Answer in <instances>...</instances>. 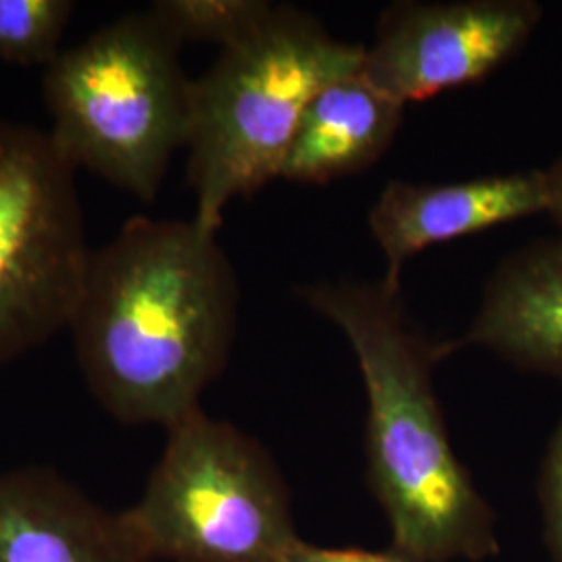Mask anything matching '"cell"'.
Segmentation results:
<instances>
[{
  "label": "cell",
  "mask_w": 562,
  "mask_h": 562,
  "mask_svg": "<svg viewBox=\"0 0 562 562\" xmlns=\"http://www.w3.org/2000/svg\"><path fill=\"white\" fill-rule=\"evenodd\" d=\"M240 285L215 232L134 217L92 250L69 323L81 378L123 425L169 429L229 361Z\"/></svg>",
  "instance_id": "6da1fadb"
},
{
  "label": "cell",
  "mask_w": 562,
  "mask_h": 562,
  "mask_svg": "<svg viewBox=\"0 0 562 562\" xmlns=\"http://www.w3.org/2000/svg\"><path fill=\"white\" fill-rule=\"evenodd\" d=\"M334 323L361 369L367 394V482L392 546L419 562L490 561L501 554L496 515L457 457L434 369L442 361L383 281H319L299 290Z\"/></svg>",
  "instance_id": "7a4b0ae2"
},
{
  "label": "cell",
  "mask_w": 562,
  "mask_h": 562,
  "mask_svg": "<svg viewBox=\"0 0 562 562\" xmlns=\"http://www.w3.org/2000/svg\"><path fill=\"white\" fill-rule=\"evenodd\" d=\"M364 44L334 38L292 4L222 48L190 86L188 181L194 222L220 232L227 204L280 178L281 162L306 104L331 81L359 74Z\"/></svg>",
  "instance_id": "3957f363"
},
{
  "label": "cell",
  "mask_w": 562,
  "mask_h": 562,
  "mask_svg": "<svg viewBox=\"0 0 562 562\" xmlns=\"http://www.w3.org/2000/svg\"><path fill=\"white\" fill-rule=\"evenodd\" d=\"M180 46L146 9L60 50L42 81L60 157L138 201H155L188 140L192 80Z\"/></svg>",
  "instance_id": "277c9868"
},
{
  "label": "cell",
  "mask_w": 562,
  "mask_h": 562,
  "mask_svg": "<svg viewBox=\"0 0 562 562\" xmlns=\"http://www.w3.org/2000/svg\"><path fill=\"white\" fill-rule=\"evenodd\" d=\"M127 510L153 561L278 562L299 540L290 490L261 443L202 408L171 425Z\"/></svg>",
  "instance_id": "5b68a950"
},
{
  "label": "cell",
  "mask_w": 562,
  "mask_h": 562,
  "mask_svg": "<svg viewBox=\"0 0 562 562\" xmlns=\"http://www.w3.org/2000/svg\"><path fill=\"white\" fill-rule=\"evenodd\" d=\"M90 257L76 169L48 132L0 120V364L69 329Z\"/></svg>",
  "instance_id": "8992f818"
},
{
  "label": "cell",
  "mask_w": 562,
  "mask_h": 562,
  "mask_svg": "<svg viewBox=\"0 0 562 562\" xmlns=\"http://www.w3.org/2000/svg\"><path fill=\"white\" fill-rule=\"evenodd\" d=\"M543 18L536 0H402L383 9L361 76L408 104L487 78L519 55Z\"/></svg>",
  "instance_id": "52a82bcc"
},
{
  "label": "cell",
  "mask_w": 562,
  "mask_h": 562,
  "mask_svg": "<svg viewBox=\"0 0 562 562\" xmlns=\"http://www.w3.org/2000/svg\"><path fill=\"white\" fill-rule=\"evenodd\" d=\"M538 213H548L543 169L454 183L387 181L367 222L385 261L382 281L401 290L406 262L425 248Z\"/></svg>",
  "instance_id": "ba28073f"
},
{
  "label": "cell",
  "mask_w": 562,
  "mask_h": 562,
  "mask_svg": "<svg viewBox=\"0 0 562 562\" xmlns=\"http://www.w3.org/2000/svg\"><path fill=\"white\" fill-rule=\"evenodd\" d=\"M0 562H155L127 510L48 467L0 473Z\"/></svg>",
  "instance_id": "9c48e42d"
},
{
  "label": "cell",
  "mask_w": 562,
  "mask_h": 562,
  "mask_svg": "<svg viewBox=\"0 0 562 562\" xmlns=\"http://www.w3.org/2000/svg\"><path fill=\"white\" fill-rule=\"evenodd\" d=\"M464 348L562 382V234L529 241L496 265L469 327L440 341L443 359Z\"/></svg>",
  "instance_id": "30bf717a"
},
{
  "label": "cell",
  "mask_w": 562,
  "mask_h": 562,
  "mask_svg": "<svg viewBox=\"0 0 562 562\" xmlns=\"http://www.w3.org/2000/svg\"><path fill=\"white\" fill-rule=\"evenodd\" d=\"M404 109L361 71L331 81L306 104L281 162V180L325 186L369 169L401 132Z\"/></svg>",
  "instance_id": "8fae6325"
},
{
  "label": "cell",
  "mask_w": 562,
  "mask_h": 562,
  "mask_svg": "<svg viewBox=\"0 0 562 562\" xmlns=\"http://www.w3.org/2000/svg\"><path fill=\"white\" fill-rule=\"evenodd\" d=\"M269 0H157L150 11L176 41L229 46L252 32L273 9Z\"/></svg>",
  "instance_id": "7c38bea8"
},
{
  "label": "cell",
  "mask_w": 562,
  "mask_h": 562,
  "mask_svg": "<svg viewBox=\"0 0 562 562\" xmlns=\"http://www.w3.org/2000/svg\"><path fill=\"white\" fill-rule=\"evenodd\" d=\"M76 4L71 0H0V60L50 65Z\"/></svg>",
  "instance_id": "4fadbf2b"
},
{
  "label": "cell",
  "mask_w": 562,
  "mask_h": 562,
  "mask_svg": "<svg viewBox=\"0 0 562 562\" xmlns=\"http://www.w3.org/2000/svg\"><path fill=\"white\" fill-rule=\"evenodd\" d=\"M538 503L550 557L554 562H562V417L543 450L538 471Z\"/></svg>",
  "instance_id": "5bb4252c"
},
{
  "label": "cell",
  "mask_w": 562,
  "mask_h": 562,
  "mask_svg": "<svg viewBox=\"0 0 562 562\" xmlns=\"http://www.w3.org/2000/svg\"><path fill=\"white\" fill-rule=\"evenodd\" d=\"M278 562H419L398 548L362 550V548H323L315 543L296 540Z\"/></svg>",
  "instance_id": "9a60e30c"
},
{
  "label": "cell",
  "mask_w": 562,
  "mask_h": 562,
  "mask_svg": "<svg viewBox=\"0 0 562 562\" xmlns=\"http://www.w3.org/2000/svg\"><path fill=\"white\" fill-rule=\"evenodd\" d=\"M548 186V215L557 222L562 234V155L543 169Z\"/></svg>",
  "instance_id": "2e32d148"
}]
</instances>
